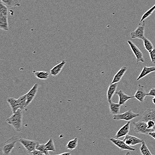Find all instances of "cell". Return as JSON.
<instances>
[{
	"label": "cell",
	"instance_id": "cell-31",
	"mask_svg": "<svg viewBox=\"0 0 155 155\" xmlns=\"http://www.w3.org/2000/svg\"><path fill=\"white\" fill-rule=\"evenodd\" d=\"M36 149L41 151L45 155H49V151L46 149L45 144H39V143H38L37 145Z\"/></svg>",
	"mask_w": 155,
	"mask_h": 155
},
{
	"label": "cell",
	"instance_id": "cell-5",
	"mask_svg": "<svg viewBox=\"0 0 155 155\" xmlns=\"http://www.w3.org/2000/svg\"><path fill=\"white\" fill-rule=\"evenodd\" d=\"M19 142L29 153L36 149L37 145L39 143L37 141L32 140L23 138L19 139Z\"/></svg>",
	"mask_w": 155,
	"mask_h": 155
},
{
	"label": "cell",
	"instance_id": "cell-29",
	"mask_svg": "<svg viewBox=\"0 0 155 155\" xmlns=\"http://www.w3.org/2000/svg\"><path fill=\"white\" fill-rule=\"evenodd\" d=\"M45 147L46 149L48 151H51V152H55L56 151L55 147L54 141L53 139L51 138L49 140L47 143L45 144Z\"/></svg>",
	"mask_w": 155,
	"mask_h": 155
},
{
	"label": "cell",
	"instance_id": "cell-14",
	"mask_svg": "<svg viewBox=\"0 0 155 155\" xmlns=\"http://www.w3.org/2000/svg\"><path fill=\"white\" fill-rule=\"evenodd\" d=\"M116 94L119 96V103L121 106L125 105L126 103L127 102V101H128L129 99L134 98V96H129L127 94H126L122 90H120L116 92Z\"/></svg>",
	"mask_w": 155,
	"mask_h": 155
},
{
	"label": "cell",
	"instance_id": "cell-32",
	"mask_svg": "<svg viewBox=\"0 0 155 155\" xmlns=\"http://www.w3.org/2000/svg\"><path fill=\"white\" fill-rule=\"evenodd\" d=\"M149 56H150L152 64H155V48L149 52Z\"/></svg>",
	"mask_w": 155,
	"mask_h": 155
},
{
	"label": "cell",
	"instance_id": "cell-1",
	"mask_svg": "<svg viewBox=\"0 0 155 155\" xmlns=\"http://www.w3.org/2000/svg\"><path fill=\"white\" fill-rule=\"evenodd\" d=\"M23 112L22 110L19 109L6 120L7 123L12 126L16 131L20 132L22 126Z\"/></svg>",
	"mask_w": 155,
	"mask_h": 155
},
{
	"label": "cell",
	"instance_id": "cell-27",
	"mask_svg": "<svg viewBox=\"0 0 155 155\" xmlns=\"http://www.w3.org/2000/svg\"><path fill=\"white\" fill-rule=\"evenodd\" d=\"M143 44H144V48L148 52H150L154 48V46L151 41L146 38H145L143 39Z\"/></svg>",
	"mask_w": 155,
	"mask_h": 155
},
{
	"label": "cell",
	"instance_id": "cell-35",
	"mask_svg": "<svg viewBox=\"0 0 155 155\" xmlns=\"http://www.w3.org/2000/svg\"><path fill=\"white\" fill-rule=\"evenodd\" d=\"M147 96L155 97V88H152L149 90V92L147 94Z\"/></svg>",
	"mask_w": 155,
	"mask_h": 155
},
{
	"label": "cell",
	"instance_id": "cell-21",
	"mask_svg": "<svg viewBox=\"0 0 155 155\" xmlns=\"http://www.w3.org/2000/svg\"><path fill=\"white\" fill-rule=\"evenodd\" d=\"M0 29L3 31H8V16L0 15Z\"/></svg>",
	"mask_w": 155,
	"mask_h": 155
},
{
	"label": "cell",
	"instance_id": "cell-6",
	"mask_svg": "<svg viewBox=\"0 0 155 155\" xmlns=\"http://www.w3.org/2000/svg\"><path fill=\"white\" fill-rule=\"evenodd\" d=\"M127 43L129 44L131 50H132V52L136 56L137 64H138L139 62L144 63V59L143 57V55L142 52L137 47V45L134 42H132L131 40H127Z\"/></svg>",
	"mask_w": 155,
	"mask_h": 155
},
{
	"label": "cell",
	"instance_id": "cell-25",
	"mask_svg": "<svg viewBox=\"0 0 155 155\" xmlns=\"http://www.w3.org/2000/svg\"><path fill=\"white\" fill-rule=\"evenodd\" d=\"M140 150L141 154L142 155H153L150 152V150L148 149V147H147L145 141L143 140L141 143V146L140 147Z\"/></svg>",
	"mask_w": 155,
	"mask_h": 155
},
{
	"label": "cell",
	"instance_id": "cell-37",
	"mask_svg": "<svg viewBox=\"0 0 155 155\" xmlns=\"http://www.w3.org/2000/svg\"><path fill=\"white\" fill-rule=\"evenodd\" d=\"M71 153L70 152H66V153H60L59 155H70Z\"/></svg>",
	"mask_w": 155,
	"mask_h": 155
},
{
	"label": "cell",
	"instance_id": "cell-11",
	"mask_svg": "<svg viewBox=\"0 0 155 155\" xmlns=\"http://www.w3.org/2000/svg\"><path fill=\"white\" fill-rule=\"evenodd\" d=\"M123 140L127 145L130 146H135V145L139 144V143H141L143 141V140L141 139L138 138L134 136L128 135V134L125 136L124 138L123 139Z\"/></svg>",
	"mask_w": 155,
	"mask_h": 155
},
{
	"label": "cell",
	"instance_id": "cell-22",
	"mask_svg": "<svg viewBox=\"0 0 155 155\" xmlns=\"http://www.w3.org/2000/svg\"><path fill=\"white\" fill-rule=\"evenodd\" d=\"M1 2L8 8L19 6L21 5L19 0H1Z\"/></svg>",
	"mask_w": 155,
	"mask_h": 155
},
{
	"label": "cell",
	"instance_id": "cell-16",
	"mask_svg": "<svg viewBox=\"0 0 155 155\" xmlns=\"http://www.w3.org/2000/svg\"><path fill=\"white\" fill-rule=\"evenodd\" d=\"M118 86V83H110L107 91V100L109 103L112 101L113 95L116 93V89Z\"/></svg>",
	"mask_w": 155,
	"mask_h": 155
},
{
	"label": "cell",
	"instance_id": "cell-15",
	"mask_svg": "<svg viewBox=\"0 0 155 155\" xmlns=\"http://www.w3.org/2000/svg\"><path fill=\"white\" fill-rule=\"evenodd\" d=\"M66 62L65 60H62L61 63L54 66L50 70V75L53 76H56L62 71V69L66 65Z\"/></svg>",
	"mask_w": 155,
	"mask_h": 155
},
{
	"label": "cell",
	"instance_id": "cell-19",
	"mask_svg": "<svg viewBox=\"0 0 155 155\" xmlns=\"http://www.w3.org/2000/svg\"><path fill=\"white\" fill-rule=\"evenodd\" d=\"M155 72V67L152 66V67H144L143 69L140 73L139 76L138 78H137V81H139L142 78L146 76L147 75L151 73V72Z\"/></svg>",
	"mask_w": 155,
	"mask_h": 155
},
{
	"label": "cell",
	"instance_id": "cell-10",
	"mask_svg": "<svg viewBox=\"0 0 155 155\" xmlns=\"http://www.w3.org/2000/svg\"><path fill=\"white\" fill-rule=\"evenodd\" d=\"M38 84L35 83L31 89L26 93L27 97V102H26V106L27 107L30 104L31 102L33 101L37 93L38 90Z\"/></svg>",
	"mask_w": 155,
	"mask_h": 155
},
{
	"label": "cell",
	"instance_id": "cell-28",
	"mask_svg": "<svg viewBox=\"0 0 155 155\" xmlns=\"http://www.w3.org/2000/svg\"><path fill=\"white\" fill-rule=\"evenodd\" d=\"M155 11V4L152 8L148 9L147 11H146L143 15L140 21V23H142L144 21V20L146 19L148 17H150V16L152 15L153 13Z\"/></svg>",
	"mask_w": 155,
	"mask_h": 155
},
{
	"label": "cell",
	"instance_id": "cell-24",
	"mask_svg": "<svg viewBox=\"0 0 155 155\" xmlns=\"http://www.w3.org/2000/svg\"><path fill=\"white\" fill-rule=\"evenodd\" d=\"M78 145V139L75 138L74 139L70 140L66 146V149L69 150H73L75 149Z\"/></svg>",
	"mask_w": 155,
	"mask_h": 155
},
{
	"label": "cell",
	"instance_id": "cell-26",
	"mask_svg": "<svg viewBox=\"0 0 155 155\" xmlns=\"http://www.w3.org/2000/svg\"><path fill=\"white\" fill-rule=\"evenodd\" d=\"M19 104L20 105V109L23 110L25 107H26V102H27V97L26 94H24L21 96L18 99Z\"/></svg>",
	"mask_w": 155,
	"mask_h": 155
},
{
	"label": "cell",
	"instance_id": "cell-9",
	"mask_svg": "<svg viewBox=\"0 0 155 155\" xmlns=\"http://www.w3.org/2000/svg\"><path fill=\"white\" fill-rule=\"evenodd\" d=\"M147 94L145 92L144 86L141 84H139L137 89L134 95V98L138 100L140 103H143L144 102L145 97L147 96Z\"/></svg>",
	"mask_w": 155,
	"mask_h": 155
},
{
	"label": "cell",
	"instance_id": "cell-12",
	"mask_svg": "<svg viewBox=\"0 0 155 155\" xmlns=\"http://www.w3.org/2000/svg\"><path fill=\"white\" fill-rule=\"evenodd\" d=\"M142 120L143 121L147 122L152 120L155 122V108L147 109L142 114Z\"/></svg>",
	"mask_w": 155,
	"mask_h": 155
},
{
	"label": "cell",
	"instance_id": "cell-2",
	"mask_svg": "<svg viewBox=\"0 0 155 155\" xmlns=\"http://www.w3.org/2000/svg\"><path fill=\"white\" fill-rule=\"evenodd\" d=\"M18 137L13 136L4 143L1 147L2 152L4 155H9L15 146L17 142L19 141Z\"/></svg>",
	"mask_w": 155,
	"mask_h": 155
},
{
	"label": "cell",
	"instance_id": "cell-36",
	"mask_svg": "<svg viewBox=\"0 0 155 155\" xmlns=\"http://www.w3.org/2000/svg\"><path fill=\"white\" fill-rule=\"evenodd\" d=\"M148 135L150 136L153 137V138L155 140V131H151V132H149V134H148Z\"/></svg>",
	"mask_w": 155,
	"mask_h": 155
},
{
	"label": "cell",
	"instance_id": "cell-39",
	"mask_svg": "<svg viewBox=\"0 0 155 155\" xmlns=\"http://www.w3.org/2000/svg\"><path fill=\"white\" fill-rule=\"evenodd\" d=\"M153 131H155V126H154L153 128Z\"/></svg>",
	"mask_w": 155,
	"mask_h": 155
},
{
	"label": "cell",
	"instance_id": "cell-17",
	"mask_svg": "<svg viewBox=\"0 0 155 155\" xmlns=\"http://www.w3.org/2000/svg\"><path fill=\"white\" fill-rule=\"evenodd\" d=\"M7 102L10 106V108L12 110L13 114L15 113L16 111L20 109V105L18 99L13 98H7Z\"/></svg>",
	"mask_w": 155,
	"mask_h": 155
},
{
	"label": "cell",
	"instance_id": "cell-13",
	"mask_svg": "<svg viewBox=\"0 0 155 155\" xmlns=\"http://www.w3.org/2000/svg\"><path fill=\"white\" fill-rule=\"evenodd\" d=\"M131 123V122L129 121L123 126H122L116 133L115 138L116 139H119L127 135L130 131Z\"/></svg>",
	"mask_w": 155,
	"mask_h": 155
},
{
	"label": "cell",
	"instance_id": "cell-23",
	"mask_svg": "<svg viewBox=\"0 0 155 155\" xmlns=\"http://www.w3.org/2000/svg\"><path fill=\"white\" fill-rule=\"evenodd\" d=\"M35 75L36 77L41 80H47L49 78L50 73L47 72L43 71H37L35 72Z\"/></svg>",
	"mask_w": 155,
	"mask_h": 155
},
{
	"label": "cell",
	"instance_id": "cell-33",
	"mask_svg": "<svg viewBox=\"0 0 155 155\" xmlns=\"http://www.w3.org/2000/svg\"><path fill=\"white\" fill-rule=\"evenodd\" d=\"M147 127L150 129H153L155 125V122L153 120H150L147 122Z\"/></svg>",
	"mask_w": 155,
	"mask_h": 155
},
{
	"label": "cell",
	"instance_id": "cell-20",
	"mask_svg": "<svg viewBox=\"0 0 155 155\" xmlns=\"http://www.w3.org/2000/svg\"><path fill=\"white\" fill-rule=\"evenodd\" d=\"M121 106L119 103H113L112 101H111L109 103V109L110 114L113 116L119 114Z\"/></svg>",
	"mask_w": 155,
	"mask_h": 155
},
{
	"label": "cell",
	"instance_id": "cell-38",
	"mask_svg": "<svg viewBox=\"0 0 155 155\" xmlns=\"http://www.w3.org/2000/svg\"><path fill=\"white\" fill-rule=\"evenodd\" d=\"M152 101H153V103L155 105V97H154V98H153Z\"/></svg>",
	"mask_w": 155,
	"mask_h": 155
},
{
	"label": "cell",
	"instance_id": "cell-18",
	"mask_svg": "<svg viewBox=\"0 0 155 155\" xmlns=\"http://www.w3.org/2000/svg\"><path fill=\"white\" fill-rule=\"evenodd\" d=\"M127 70V67L126 66H123L120 69V70L114 76V78H113L111 83H118L120 82L124 74L126 72Z\"/></svg>",
	"mask_w": 155,
	"mask_h": 155
},
{
	"label": "cell",
	"instance_id": "cell-3",
	"mask_svg": "<svg viewBox=\"0 0 155 155\" xmlns=\"http://www.w3.org/2000/svg\"><path fill=\"white\" fill-rule=\"evenodd\" d=\"M133 129L136 133L138 134L148 135L149 132L153 131V129H150L147 127V122L143 121H139L133 122Z\"/></svg>",
	"mask_w": 155,
	"mask_h": 155
},
{
	"label": "cell",
	"instance_id": "cell-8",
	"mask_svg": "<svg viewBox=\"0 0 155 155\" xmlns=\"http://www.w3.org/2000/svg\"><path fill=\"white\" fill-rule=\"evenodd\" d=\"M110 141L112 143L120 148L121 150H129L131 151H135L136 149L127 145L123 140H119L118 139L110 138Z\"/></svg>",
	"mask_w": 155,
	"mask_h": 155
},
{
	"label": "cell",
	"instance_id": "cell-7",
	"mask_svg": "<svg viewBox=\"0 0 155 155\" xmlns=\"http://www.w3.org/2000/svg\"><path fill=\"white\" fill-rule=\"evenodd\" d=\"M145 28V22L144 21L142 23H140L136 30L131 33L130 36L131 38L133 39H139L143 40L145 38L144 36Z\"/></svg>",
	"mask_w": 155,
	"mask_h": 155
},
{
	"label": "cell",
	"instance_id": "cell-4",
	"mask_svg": "<svg viewBox=\"0 0 155 155\" xmlns=\"http://www.w3.org/2000/svg\"><path fill=\"white\" fill-rule=\"evenodd\" d=\"M139 116V114L134 113L131 110H130L122 114L114 115L113 119L114 120H125L129 121Z\"/></svg>",
	"mask_w": 155,
	"mask_h": 155
},
{
	"label": "cell",
	"instance_id": "cell-30",
	"mask_svg": "<svg viewBox=\"0 0 155 155\" xmlns=\"http://www.w3.org/2000/svg\"><path fill=\"white\" fill-rule=\"evenodd\" d=\"M0 15L6 16L8 15V8L2 2L0 4Z\"/></svg>",
	"mask_w": 155,
	"mask_h": 155
},
{
	"label": "cell",
	"instance_id": "cell-34",
	"mask_svg": "<svg viewBox=\"0 0 155 155\" xmlns=\"http://www.w3.org/2000/svg\"><path fill=\"white\" fill-rule=\"evenodd\" d=\"M30 154L32 155H45L44 153H43L42 152H41V151H39V150H37V149H35L34 151H33V152H31V153H30Z\"/></svg>",
	"mask_w": 155,
	"mask_h": 155
}]
</instances>
